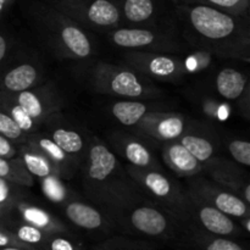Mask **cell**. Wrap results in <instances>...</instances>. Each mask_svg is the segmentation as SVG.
<instances>
[{
    "label": "cell",
    "instance_id": "obj_16",
    "mask_svg": "<svg viewBox=\"0 0 250 250\" xmlns=\"http://www.w3.org/2000/svg\"><path fill=\"white\" fill-rule=\"evenodd\" d=\"M168 0H117L122 26L160 27L159 21Z\"/></svg>",
    "mask_w": 250,
    "mask_h": 250
},
{
    "label": "cell",
    "instance_id": "obj_31",
    "mask_svg": "<svg viewBox=\"0 0 250 250\" xmlns=\"http://www.w3.org/2000/svg\"><path fill=\"white\" fill-rule=\"evenodd\" d=\"M0 177L28 188L34 183V177L26 170L21 159H5L0 156Z\"/></svg>",
    "mask_w": 250,
    "mask_h": 250
},
{
    "label": "cell",
    "instance_id": "obj_36",
    "mask_svg": "<svg viewBox=\"0 0 250 250\" xmlns=\"http://www.w3.org/2000/svg\"><path fill=\"white\" fill-rule=\"evenodd\" d=\"M0 134L16 144L24 143L27 138V134L1 107H0Z\"/></svg>",
    "mask_w": 250,
    "mask_h": 250
},
{
    "label": "cell",
    "instance_id": "obj_39",
    "mask_svg": "<svg viewBox=\"0 0 250 250\" xmlns=\"http://www.w3.org/2000/svg\"><path fill=\"white\" fill-rule=\"evenodd\" d=\"M5 247H28L24 243L20 242L11 232L4 226L0 225V248H5Z\"/></svg>",
    "mask_w": 250,
    "mask_h": 250
},
{
    "label": "cell",
    "instance_id": "obj_29",
    "mask_svg": "<svg viewBox=\"0 0 250 250\" xmlns=\"http://www.w3.org/2000/svg\"><path fill=\"white\" fill-rule=\"evenodd\" d=\"M0 107L11 116V119L19 125L20 128L27 134V137L38 131L39 127H41V125L36 120L32 119L29 115H27L7 93L0 92Z\"/></svg>",
    "mask_w": 250,
    "mask_h": 250
},
{
    "label": "cell",
    "instance_id": "obj_7",
    "mask_svg": "<svg viewBox=\"0 0 250 250\" xmlns=\"http://www.w3.org/2000/svg\"><path fill=\"white\" fill-rule=\"evenodd\" d=\"M107 38L115 46L126 50L151 53H182L188 44L163 27L121 26L107 32Z\"/></svg>",
    "mask_w": 250,
    "mask_h": 250
},
{
    "label": "cell",
    "instance_id": "obj_26",
    "mask_svg": "<svg viewBox=\"0 0 250 250\" xmlns=\"http://www.w3.org/2000/svg\"><path fill=\"white\" fill-rule=\"evenodd\" d=\"M189 241L197 250H247L229 237L215 236L198 229H188Z\"/></svg>",
    "mask_w": 250,
    "mask_h": 250
},
{
    "label": "cell",
    "instance_id": "obj_24",
    "mask_svg": "<svg viewBox=\"0 0 250 250\" xmlns=\"http://www.w3.org/2000/svg\"><path fill=\"white\" fill-rule=\"evenodd\" d=\"M17 156L21 159L26 170L38 180L49 175H59L58 170L50 163V160L44 154H42L38 149L33 148L26 142L17 144Z\"/></svg>",
    "mask_w": 250,
    "mask_h": 250
},
{
    "label": "cell",
    "instance_id": "obj_34",
    "mask_svg": "<svg viewBox=\"0 0 250 250\" xmlns=\"http://www.w3.org/2000/svg\"><path fill=\"white\" fill-rule=\"evenodd\" d=\"M38 250H84V247L71 233H48Z\"/></svg>",
    "mask_w": 250,
    "mask_h": 250
},
{
    "label": "cell",
    "instance_id": "obj_33",
    "mask_svg": "<svg viewBox=\"0 0 250 250\" xmlns=\"http://www.w3.org/2000/svg\"><path fill=\"white\" fill-rule=\"evenodd\" d=\"M27 197L26 187L0 177V219L21 198Z\"/></svg>",
    "mask_w": 250,
    "mask_h": 250
},
{
    "label": "cell",
    "instance_id": "obj_12",
    "mask_svg": "<svg viewBox=\"0 0 250 250\" xmlns=\"http://www.w3.org/2000/svg\"><path fill=\"white\" fill-rule=\"evenodd\" d=\"M22 107L27 115L36 120L39 125L45 124L55 117L62 107V102L50 85H36L23 92L7 93Z\"/></svg>",
    "mask_w": 250,
    "mask_h": 250
},
{
    "label": "cell",
    "instance_id": "obj_10",
    "mask_svg": "<svg viewBox=\"0 0 250 250\" xmlns=\"http://www.w3.org/2000/svg\"><path fill=\"white\" fill-rule=\"evenodd\" d=\"M187 193L216 208L232 219L241 221L250 216L249 205L243 199L207 178L194 176L193 180L188 181Z\"/></svg>",
    "mask_w": 250,
    "mask_h": 250
},
{
    "label": "cell",
    "instance_id": "obj_5",
    "mask_svg": "<svg viewBox=\"0 0 250 250\" xmlns=\"http://www.w3.org/2000/svg\"><path fill=\"white\" fill-rule=\"evenodd\" d=\"M38 16L46 41L60 55L75 60L90 58L93 43L83 27L51 5L42 6Z\"/></svg>",
    "mask_w": 250,
    "mask_h": 250
},
{
    "label": "cell",
    "instance_id": "obj_32",
    "mask_svg": "<svg viewBox=\"0 0 250 250\" xmlns=\"http://www.w3.org/2000/svg\"><path fill=\"white\" fill-rule=\"evenodd\" d=\"M172 4L208 5L238 16H247L249 11L250 0H170Z\"/></svg>",
    "mask_w": 250,
    "mask_h": 250
},
{
    "label": "cell",
    "instance_id": "obj_38",
    "mask_svg": "<svg viewBox=\"0 0 250 250\" xmlns=\"http://www.w3.org/2000/svg\"><path fill=\"white\" fill-rule=\"evenodd\" d=\"M0 156L5 159L17 158V144L0 134Z\"/></svg>",
    "mask_w": 250,
    "mask_h": 250
},
{
    "label": "cell",
    "instance_id": "obj_8",
    "mask_svg": "<svg viewBox=\"0 0 250 250\" xmlns=\"http://www.w3.org/2000/svg\"><path fill=\"white\" fill-rule=\"evenodd\" d=\"M49 5L84 29L109 32L122 26L117 0H50Z\"/></svg>",
    "mask_w": 250,
    "mask_h": 250
},
{
    "label": "cell",
    "instance_id": "obj_13",
    "mask_svg": "<svg viewBox=\"0 0 250 250\" xmlns=\"http://www.w3.org/2000/svg\"><path fill=\"white\" fill-rule=\"evenodd\" d=\"M136 129L142 136L167 143L176 141L186 132V117L178 112L150 111L136 125Z\"/></svg>",
    "mask_w": 250,
    "mask_h": 250
},
{
    "label": "cell",
    "instance_id": "obj_25",
    "mask_svg": "<svg viewBox=\"0 0 250 250\" xmlns=\"http://www.w3.org/2000/svg\"><path fill=\"white\" fill-rule=\"evenodd\" d=\"M111 114L121 125L127 127H134L148 112H150V105L141 100L126 99L111 104Z\"/></svg>",
    "mask_w": 250,
    "mask_h": 250
},
{
    "label": "cell",
    "instance_id": "obj_27",
    "mask_svg": "<svg viewBox=\"0 0 250 250\" xmlns=\"http://www.w3.org/2000/svg\"><path fill=\"white\" fill-rule=\"evenodd\" d=\"M0 225L4 226L5 229H9L20 242L24 243L26 246L32 247V248L39 249V247L43 244V242L45 241L48 233L42 229H37V227L31 226L28 224H23V222L16 221V220L6 219L1 220Z\"/></svg>",
    "mask_w": 250,
    "mask_h": 250
},
{
    "label": "cell",
    "instance_id": "obj_30",
    "mask_svg": "<svg viewBox=\"0 0 250 250\" xmlns=\"http://www.w3.org/2000/svg\"><path fill=\"white\" fill-rule=\"evenodd\" d=\"M42 192L50 203L56 205H65L73 198L72 193L65 185V180L59 175H49L39 178Z\"/></svg>",
    "mask_w": 250,
    "mask_h": 250
},
{
    "label": "cell",
    "instance_id": "obj_6",
    "mask_svg": "<svg viewBox=\"0 0 250 250\" xmlns=\"http://www.w3.org/2000/svg\"><path fill=\"white\" fill-rule=\"evenodd\" d=\"M125 170L142 193L153 198L156 205L172 214L186 226L189 211V197L177 182L166 176L163 170L141 168L128 164Z\"/></svg>",
    "mask_w": 250,
    "mask_h": 250
},
{
    "label": "cell",
    "instance_id": "obj_11",
    "mask_svg": "<svg viewBox=\"0 0 250 250\" xmlns=\"http://www.w3.org/2000/svg\"><path fill=\"white\" fill-rule=\"evenodd\" d=\"M188 194V193H187ZM189 197V211H188L186 227L198 231L207 232L221 237H237L243 233L241 226L234 219L224 214L216 208L207 204L203 200L188 194Z\"/></svg>",
    "mask_w": 250,
    "mask_h": 250
},
{
    "label": "cell",
    "instance_id": "obj_19",
    "mask_svg": "<svg viewBox=\"0 0 250 250\" xmlns=\"http://www.w3.org/2000/svg\"><path fill=\"white\" fill-rule=\"evenodd\" d=\"M24 142L44 154L55 166L61 178L71 180L76 175L80 164L67 155L45 132H39L38 129L34 133L29 134Z\"/></svg>",
    "mask_w": 250,
    "mask_h": 250
},
{
    "label": "cell",
    "instance_id": "obj_37",
    "mask_svg": "<svg viewBox=\"0 0 250 250\" xmlns=\"http://www.w3.org/2000/svg\"><path fill=\"white\" fill-rule=\"evenodd\" d=\"M227 149L237 164L248 167L250 165V143L244 139H231L227 142Z\"/></svg>",
    "mask_w": 250,
    "mask_h": 250
},
{
    "label": "cell",
    "instance_id": "obj_22",
    "mask_svg": "<svg viewBox=\"0 0 250 250\" xmlns=\"http://www.w3.org/2000/svg\"><path fill=\"white\" fill-rule=\"evenodd\" d=\"M46 134L80 165L81 161L84 163L85 156H87L88 144L85 143L83 137L77 131L67 128V127L58 126L51 127Z\"/></svg>",
    "mask_w": 250,
    "mask_h": 250
},
{
    "label": "cell",
    "instance_id": "obj_21",
    "mask_svg": "<svg viewBox=\"0 0 250 250\" xmlns=\"http://www.w3.org/2000/svg\"><path fill=\"white\" fill-rule=\"evenodd\" d=\"M163 159L171 171L181 177L190 178L203 172V164H200L178 142V139L165 143L163 149Z\"/></svg>",
    "mask_w": 250,
    "mask_h": 250
},
{
    "label": "cell",
    "instance_id": "obj_18",
    "mask_svg": "<svg viewBox=\"0 0 250 250\" xmlns=\"http://www.w3.org/2000/svg\"><path fill=\"white\" fill-rule=\"evenodd\" d=\"M66 219L78 229L85 231H109L112 226L109 216L103 210L72 198L62 205Z\"/></svg>",
    "mask_w": 250,
    "mask_h": 250
},
{
    "label": "cell",
    "instance_id": "obj_42",
    "mask_svg": "<svg viewBox=\"0 0 250 250\" xmlns=\"http://www.w3.org/2000/svg\"><path fill=\"white\" fill-rule=\"evenodd\" d=\"M0 250H37L32 247H5V248H0Z\"/></svg>",
    "mask_w": 250,
    "mask_h": 250
},
{
    "label": "cell",
    "instance_id": "obj_28",
    "mask_svg": "<svg viewBox=\"0 0 250 250\" xmlns=\"http://www.w3.org/2000/svg\"><path fill=\"white\" fill-rule=\"evenodd\" d=\"M178 142L199 161L203 166L215 156V146L208 137L185 132Z\"/></svg>",
    "mask_w": 250,
    "mask_h": 250
},
{
    "label": "cell",
    "instance_id": "obj_3",
    "mask_svg": "<svg viewBox=\"0 0 250 250\" xmlns=\"http://www.w3.org/2000/svg\"><path fill=\"white\" fill-rule=\"evenodd\" d=\"M90 85L97 93L124 99L146 100L163 94L153 80L129 66L98 62L90 75Z\"/></svg>",
    "mask_w": 250,
    "mask_h": 250
},
{
    "label": "cell",
    "instance_id": "obj_4",
    "mask_svg": "<svg viewBox=\"0 0 250 250\" xmlns=\"http://www.w3.org/2000/svg\"><path fill=\"white\" fill-rule=\"evenodd\" d=\"M109 219L112 226L127 233L163 241L173 239L183 227L172 214L148 200L109 215Z\"/></svg>",
    "mask_w": 250,
    "mask_h": 250
},
{
    "label": "cell",
    "instance_id": "obj_41",
    "mask_svg": "<svg viewBox=\"0 0 250 250\" xmlns=\"http://www.w3.org/2000/svg\"><path fill=\"white\" fill-rule=\"evenodd\" d=\"M16 0H0V19H1L2 15H5L7 12V10L11 7V5Z\"/></svg>",
    "mask_w": 250,
    "mask_h": 250
},
{
    "label": "cell",
    "instance_id": "obj_23",
    "mask_svg": "<svg viewBox=\"0 0 250 250\" xmlns=\"http://www.w3.org/2000/svg\"><path fill=\"white\" fill-rule=\"evenodd\" d=\"M215 88L224 99L239 100L249 88L248 77L234 68H224L217 73Z\"/></svg>",
    "mask_w": 250,
    "mask_h": 250
},
{
    "label": "cell",
    "instance_id": "obj_20",
    "mask_svg": "<svg viewBox=\"0 0 250 250\" xmlns=\"http://www.w3.org/2000/svg\"><path fill=\"white\" fill-rule=\"evenodd\" d=\"M42 80L39 68L29 62L19 63L14 67L0 72V92L15 93L31 89Z\"/></svg>",
    "mask_w": 250,
    "mask_h": 250
},
{
    "label": "cell",
    "instance_id": "obj_1",
    "mask_svg": "<svg viewBox=\"0 0 250 250\" xmlns=\"http://www.w3.org/2000/svg\"><path fill=\"white\" fill-rule=\"evenodd\" d=\"M182 26L183 41L212 55L250 60V31L247 16L208 5L172 4Z\"/></svg>",
    "mask_w": 250,
    "mask_h": 250
},
{
    "label": "cell",
    "instance_id": "obj_35",
    "mask_svg": "<svg viewBox=\"0 0 250 250\" xmlns=\"http://www.w3.org/2000/svg\"><path fill=\"white\" fill-rule=\"evenodd\" d=\"M94 250H154L153 247L146 242L133 241V239L115 237L107 239L97 247Z\"/></svg>",
    "mask_w": 250,
    "mask_h": 250
},
{
    "label": "cell",
    "instance_id": "obj_9",
    "mask_svg": "<svg viewBox=\"0 0 250 250\" xmlns=\"http://www.w3.org/2000/svg\"><path fill=\"white\" fill-rule=\"evenodd\" d=\"M122 60L137 72L160 82H177L187 73V66L177 54L127 50Z\"/></svg>",
    "mask_w": 250,
    "mask_h": 250
},
{
    "label": "cell",
    "instance_id": "obj_40",
    "mask_svg": "<svg viewBox=\"0 0 250 250\" xmlns=\"http://www.w3.org/2000/svg\"><path fill=\"white\" fill-rule=\"evenodd\" d=\"M7 50H9V42H7V39L2 34H0V62L6 56Z\"/></svg>",
    "mask_w": 250,
    "mask_h": 250
},
{
    "label": "cell",
    "instance_id": "obj_2",
    "mask_svg": "<svg viewBox=\"0 0 250 250\" xmlns=\"http://www.w3.org/2000/svg\"><path fill=\"white\" fill-rule=\"evenodd\" d=\"M83 164L85 195L107 216L146 200L116 154L98 138L88 144Z\"/></svg>",
    "mask_w": 250,
    "mask_h": 250
},
{
    "label": "cell",
    "instance_id": "obj_14",
    "mask_svg": "<svg viewBox=\"0 0 250 250\" xmlns=\"http://www.w3.org/2000/svg\"><path fill=\"white\" fill-rule=\"evenodd\" d=\"M6 219L28 224L46 233H71L68 227L60 219L39 205L31 203L27 197L17 200L0 219V221Z\"/></svg>",
    "mask_w": 250,
    "mask_h": 250
},
{
    "label": "cell",
    "instance_id": "obj_17",
    "mask_svg": "<svg viewBox=\"0 0 250 250\" xmlns=\"http://www.w3.org/2000/svg\"><path fill=\"white\" fill-rule=\"evenodd\" d=\"M110 142L115 153L122 156L128 165L141 168L161 170V166L159 165L153 151L137 137L117 132L110 136Z\"/></svg>",
    "mask_w": 250,
    "mask_h": 250
},
{
    "label": "cell",
    "instance_id": "obj_15",
    "mask_svg": "<svg viewBox=\"0 0 250 250\" xmlns=\"http://www.w3.org/2000/svg\"><path fill=\"white\" fill-rule=\"evenodd\" d=\"M203 172L210 176L212 182L238 195L247 204H250V182L248 175L241 167L226 159L214 156L203 166Z\"/></svg>",
    "mask_w": 250,
    "mask_h": 250
}]
</instances>
